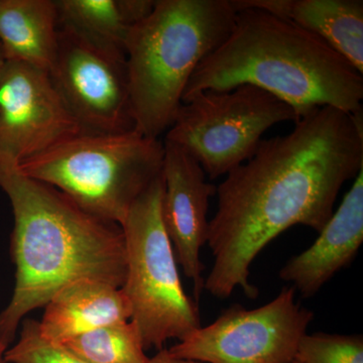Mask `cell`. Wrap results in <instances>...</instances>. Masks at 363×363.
<instances>
[{"label":"cell","mask_w":363,"mask_h":363,"mask_svg":"<svg viewBox=\"0 0 363 363\" xmlns=\"http://www.w3.org/2000/svg\"><path fill=\"white\" fill-rule=\"evenodd\" d=\"M236 11L257 9L323 40L363 74L362 0H230Z\"/></svg>","instance_id":"cell-13"},{"label":"cell","mask_w":363,"mask_h":363,"mask_svg":"<svg viewBox=\"0 0 363 363\" xmlns=\"http://www.w3.org/2000/svg\"><path fill=\"white\" fill-rule=\"evenodd\" d=\"M150 363H199L196 362H192V360H184V359H178V358L172 357L171 355L169 354L168 351L167 350H160L159 352L155 355L154 357L150 358ZM292 363H298L294 360Z\"/></svg>","instance_id":"cell-20"},{"label":"cell","mask_w":363,"mask_h":363,"mask_svg":"<svg viewBox=\"0 0 363 363\" xmlns=\"http://www.w3.org/2000/svg\"><path fill=\"white\" fill-rule=\"evenodd\" d=\"M298 119L295 109L283 100L243 84L204 91L184 102L164 140L185 150L214 180L248 161L267 130Z\"/></svg>","instance_id":"cell-7"},{"label":"cell","mask_w":363,"mask_h":363,"mask_svg":"<svg viewBox=\"0 0 363 363\" xmlns=\"http://www.w3.org/2000/svg\"><path fill=\"white\" fill-rule=\"evenodd\" d=\"M130 319V301L121 288L83 279L62 288L45 304L39 330L47 340L60 344L104 325Z\"/></svg>","instance_id":"cell-14"},{"label":"cell","mask_w":363,"mask_h":363,"mask_svg":"<svg viewBox=\"0 0 363 363\" xmlns=\"http://www.w3.org/2000/svg\"><path fill=\"white\" fill-rule=\"evenodd\" d=\"M82 130L49 72L6 61L0 71V162L18 167Z\"/></svg>","instance_id":"cell-9"},{"label":"cell","mask_w":363,"mask_h":363,"mask_svg":"<svg viewBox=\"0 0 363 363\" xmlns=\"http://www.w3.org/2000/svg\"><path fill=\"white\" fill-rule=\"evenodd\" d=\"M162 176V221L176 259L185 276L193 281L198 303L204 289V264L200 259V252L207 243L208 209L210 198L216 194L217 187L206 180L204 169L194 157L167 140L164 142Z\"/></svg>","instance_id":"cell-11"},{"label":"cell","mask_w":363,"mask_h":363,"mask_svg":"<svg viewBox=\"0 0 363 363\" xmlns=\"http://www.w3.org/2000/svg\"><path fill=\"white\" fill-rule=\"evenodd\" d=\"M161 175L133 203L123 230L128 274L121 290L130 301L131 321L145 350H162L201 327L199 308L184 291L173 245L162 215Z\"/></svg>","instance_id":"cell-6"},{"label":"cell","mask_w":363,"mask_h":363,"mask_svg":"<svg viewBox=\"0 0 363 363\" xmlns=\"http://www.w3.org/2000/svg\"><path fill=\"white\" fill-rule=\"evenodd\" d=\"M362 112L319 107L288 135L262 140L248 161L227 174L209 221L214 262L205 290L227 298L240 288L257 298L250 272L259 253L290 227L323 229L341 188L363 169Z\"/></svg>","instance_id":"cell-1"},{"label":"cell","mask_w":363,"mask_h":363,"mask_svg":"<svg viewBox=\"0 0 363 363\" xmlns=\"http://www.w3.org/2000/svg\"><path fill=\"white\" fill-rule=\"evenodd\" d=\"M156 0H56L60 30L97 51L125 61L131 28L147 18Z\"/></svg>","instance_id":"cell-15"},{"label":"cell","mask_w":363,"mask_h":363,"mask_svg":"<svg viewBox=\"0 0 363 363\" xmlns=\"http://www.w3.org/2000/svg\"><path fill=\"white\" fill-rule=\"evenodd\" d=\"M6 63V59H4V52H2L1 45H0V71H1L2 67Z\"/></svg>","instance_id":"cell-22"},{"label":"cell","mask_w":363,"mask_h":363,"mask_svg":"<svg viewBox=\"0 0 363 363\" xmlns=\"http://www.w3.org/2000/svg\"><path fill=\"white\" fill-rule=\"evenodd\" d=\"M235 16L230 0H156L126 40L135 130L156 140L168 131L191 76L227 39Z\"/></svg>","instance_id":"cell-4"},{"label":"cell","mask_w":363,"mask_h":363,"mask_svg":"<svg viewBox=\"0 0 363 363\" xmlns=\"http://www.w3.org/2000/svg\"><path fill=\"white\" fill-rule=\"evenodd\" d=\"M298 363H363L362 335L305 334L298 343Z\"/></svg>","instance_id":"cell-18"},{"label":"cell","mask_w":363,"mask_h":363,"mask_svg":"<svg viewBox=\"0 0 363 363\" xmlns=\"http://www.w3.org/2000/svg\"><path fill=\"white\" fill-rule=\"evenodd\" d=\"M9 363H89L67 350L61 344L51 342L40 335L39 321L23 320L18 343L7 348Z\"/></svg>","instance_id":"cell-19"},{"label":"cell","mask_w":363,"mask_h":363,"mask_svg":"<svg viewBox=\"0 0 363 363\" xmlns=\"http://www.w3.org/2000/svg\"><path fill=\"white\" fill-rule=\"evenodd\" d=\"M58 43L56 0H0V45L6 61L49 72Z\"/></svg>","instance_id":"cell-16"},{"label":"cell","mask_w":363,"mask_h":363,"mask_svg":"<svg viewBox=\"0 0 363 363\" xmlns=\"http://www.w3.org/2000/svg\"><path fill=\"white\" fill-rule=\"evenodd\" d=\"M7 346L4 344L0 343V363H9L7 362L6 358V352L7 350Z\"/></svg>","instance_id":"cell-21"},{"label":"cell","mask_w":363,"mask_h":363,"mask_svg":"<svg viewBox=\"0 0 363 363\" xmlns=\"http://www.w3.org/2000/svg\"><path fill=\"white\" fill-rule=\"evenodd\" d=\"M293 286L257 309L236 304L167 350L199 363H292L314 313L298 305Z\"/></svg>","instance_id":"cell-8"},{"label":"cell","mask_w":363,"mask_h":363,"mask_svg":"<svg viewBox=\"0 0 363 363\" xmlns=\"http://www.w3.org/2000/svg\"><path fill=\"white\" fill-rule=\"evenodd\" d=\"M243 84L283 100L298 118L324 106L362 111L363 74L323 40L262 9L236 11L228 37L196 68L182 102Z\"/></svg>","instance_id":"cell-3"},{"label":"cell","mask_w":363,"mask_h":363,"mask_svg":"<svg viewBox=\"0 0 363 363\" xmlns=\"http://www.w3.org/2000/svg\"><path fill=\"white\" fill-rule=\"evenodd\" d=\"M60 344L89 363H150L131 320L104 325Z\"/></svg>","instance_id":"cell-17"},{"label":"cell","mask_w":363,"mask_h":363,"mask_svg":"<svg viewBox=\"0 0 363 363\" xmlns=\"http://www.w3.org/2000/svg\"><path fill=\"white\" fill-rule=\"evenodd\" d=\"M49 73L83 130H135L125 61L111 58L59 28L58 50Z\"/></svg>","instance_id":"cell-10"},{"label":"cell","mask_w":363,"mask_h":363,"mask_svg":"<svg viewBox=\"0 0 363 363\" xmlns=\"http://www.w3.org/2000/svg\"><path fill=\"white\" fill-rule=\"evenodd\" d=\"M0 188L13 207V298L0 312V343L9 347L26 314L62 288L89 279L121 288L128 274L123 227L81 209L66 195L0 162Z\"/></svg>","instance_id":"cell-2"},{"label":"cell","mask_w":363,"mask_h":363,"mask_svg":"<svg viewBox=\"0 0 363 363\" xmlns=\"http://www.w3.org/2000/svg\"><path fill=\"white\" fill-rule=\"evenodd\" d=\"M162 160L164 143L138 130H82L18 168L87 213L121 226L133 203L161 175Z\"/></svg>","instance_id":"cell-5"},{"label":"cell","mask_w":363,"mask_h":363,"mask_svg":"<svg viewBox=\"0 0 363 363\" xmlns=\"http://www.w3.org/2000/svg\"><path fill=\"white\" fill-rule=\"evenodd\" d=\"M319 238L279 271V279L293 284L304 298L316 295L325 284L357 257L363 242V169L346 193Z\"/></svg>","instance_id":"cell-12"}]
</instances>
